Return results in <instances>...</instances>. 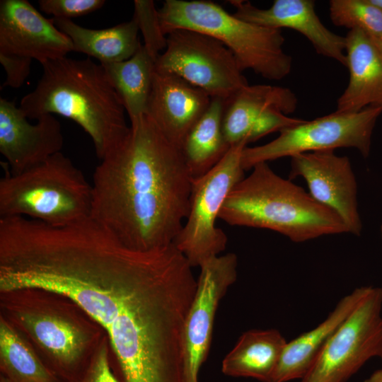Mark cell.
Instances as JSON below:
<instances>
[{
    "mask_svg": "<svg viewBox=\"0 0 382 382\" xmlns=\"http://www.w3.org/2000/svg\"><path fill=\"white\" fill-rule=\"evenodd\" d=\"M192 182L181 151L144 114L96 168L91 217L130 248L168 246L188 216Z\"/></svg>",
    "mask_w": 382,
    "mask_h": 382,
    "instance_id": "6da1fadb",
    "label": "cell"
},
{
    "mask_svg": "<svg viewBox=\"0 0 382 382\" xmlns=\"http://www.w3.org/2000/svg\"><path fill=\"white\" fill-rule=\"evenodd\" d=\"M35 88L19 108L29 119L59 115L77 123L102 159L128 134L125 110L103 66L89 58L64 57L42 64Z\"/></svg>",
    "mask_w": 382,
    "mask_h": 382,
    "instance_id": "7a4b0ae2",
    "label": "cell"
},
{
    "mask_svg": "<svg viewBox=\"0 0 382 382\" xmlns=\"http://www.w3.org/2000/svg\"><path fill=\"white\" fill-rule=\"evenodd\" d=\"M231 190L219 214L231 226L266 228L296 243L347 233L340 216L267 162L253 167Z\"/></svg>",
    "mask_w": 382,
    "mask_h": 382,
    "instance_id": "3957f363",
    "label": "cell"
},
{
    "mask_svg": "<svg viewBox=\"0 0 382 382\" xmlns=\"http://www.w3.org/2000/svg\"><path fill=\"white\" fill-rule=\"evenodd\" d=\"M163 33L189 29L210 35L224 45L241 69L269 80H281L291 70L292 59L283 48L282 30L257 25L204 0H166L158 9Z\"/></svg>",
    "mask_w": 382,
    "mask_h": 382,
    "instance_id": "277c9868",
    "label": "cell"
},
{
    "mask_svg": "<svg viewBox=\"0 0 382 382\" xmlns=\"http://www.w3.org/2000/svg\"><path fill=\"white\" fill-rule=\"evenodd\" d=\"M91 207L92 185L62 152L0 180V218L21 216L64 226L90 218Z\"/></svg>",
    "mask_w": 382,
    "mask_h": 382,
    "instance_id": "5b68a950",
    "label": "cell"
},
{
    "mask_svg": "<svg viewBox=\"0 0 382 382\" xmlns=\"http://www.w3.org/2000/svg\"><path fill=\"white\" fill-rule=\"evenodd\" d=\"M247 144L242 141L231 146L209 171L192 179L188 216L173 243L192 267L226 249V235L216 221L227 196L245 177L241 154Z\"/></svg>",
    "mask_w": 382,
    "mask_h": 382,
    "instance_id": "8992f818",
    "label": "cell"
},
{
    "mask_svg": "<svg viewBox=\"0 0 382 382\" xmlns=\"http://www.w3.org/2000/svg\"><path fill=\"white\" fill-rule=\"evenodd\" d=\"M382 107L370 106L357 112H334L304 120L279 132L274 140L263 145L245 146L241 154L244 170L259 163L286 156L337 148H354L369 156L371 137Z\"/></svg>",
    "mask_w": 382,
    "mask_h": 382,
    "instance_id": "52a82bcc",
    "label": "cell"
},
{
    "mask_svg": "<svg viewBox=\"0 0 382 382\" xmlns=\"http://www.w3.org/2000/svg\"><path fill=\"white\" fill-rule=\"evenodd\" d=\"M155 70L174 74L225 102L248 85L233 53L220 41L202 33L176 29L167 35L166 47Z\"/></svg>",
    "mask_w": 382,
    "mask_h": 382,
    "instance_id": "ba28073f",
    "label": "cell"
},
{
    "mask_svg": "<svg viewBox=\"0 0 382 382\" xmlns=\"http://www.w3.org/2000/svg\"><path fill=\"white\" fill-rule=\"evenodd\" d=\"M382 356V288L369 286L300 382H347L370 359Z\"/></svg>",
    "mask_w": 382,
    "mask_h": 382,
    "instance_id": "9c48e42d",
    "label": "cell"
},
{
    "mask_svg": "<svg viewBox=\"0 0 382 382\" xmlns=\"http://www.w3.org/2000/svg\"><path fill=\"white\" fill-rule=\"evenodd\" d=\"M238 258L228 253L211 257L199 266L196 291L184 328V359L186 382H198L212 340L219 303L237 279Z\"/></svg>",
    "mask_w": 382,
    "mask_h": 382,
    "instance_id": "30bf717a",
    "label": "cell"
},
{
    "mask_svg": "<svg viewBox=\"0 0 382 382\" xmlns=\"http://www.w3.org/2000/svg\"><path fill=\"white\" fill-rule=\"evenodd\" d=\"M297 177L306 181L315 200L340 216L348 233L361 234L357 184L348 157L338 156L335 150L294 155L291 157L289 178Z\"/></svg>",
    "mask_w": 382,
    "mask_h": 382,
    "instance_id": "8fae6325",
    "label": "cell"
},
{
    "mask_svg": "<svg viewBox=\"0 0 382 382\" xmlns=\"http://www.w3.org/2000/svg\"><path fill=\"white\" fill-rule=\"evenodd\" d=\"M74 51L69 37L27 0L0 1V52L37 60L41 64Z\"/></svg>",
    "mask_w": 382,
    "mask_h": 382,
    "instance_id": "7c38bea8",
    "label": "cell"
},
{
    "mask_svg": "<svg viewBox=\"0 0 382 382\" xmlns=\"http://www.w3.org/2000/svg\"><path fill=\"white\" fill-rule=\"evenodd\" d=\"M14 101L0 99V152L10 173H20L61 152L62 125L54 115L30 123Z\"/></svg>",
    "mask_w": 382,
    "mask_h": 382,
    "instance_id": "4fadbf2b",
    "label": "cell"
},
{
    "mask_svg": "<svg viewBox=\"0 0 382 382\" xmlns=\"http://www.w3.org/2000/svg\"><path fill=\"white\" fill-rule=\"evenodd\" d=\"M234 14L244 20L264 27L294 30L311 43L316 52L347 65L345 36L339 35L320 21L313 0H274L271 6L261 8L248 1L231 0Z\"/></svg>",
    "mask_w": 382,
    "mask_h": 382,
    "instance_id": "5bb4252c",
    "label": "cell"
},
{
    "mask_svg": "<svg viewBox=\"0 0 382 382\" xmlns=\"http://www.w3.org/2000/svg\"><path fill=\"white\" fill-rule=\"evenodd\" d=\"M211 100L207 93L180 76L155 70L146 114L181 151L187 134Z\"/></svg>",
    "mask_w": 382,
    "mask_h": 382,
    "instance_id": "9a60e30c",
    "label": "cell"
},
{
    "mask_svg": "<svg viewBox=\"0 0 382 382\" xmlns=\"http://www.w3.org/2000/svg\"><path fill=\"white\" fill-rule=\"evenodd\" d=\"M348 84L337 100L336 112H357L382 107V54L371 39L355 29L345 36Z\"/></svg>",
    "mask_w": 382,
    "mask_h": 382,
    "instance_id": "2e32d148",
    "label": "cell"
},
{
    "mask_svg": "<svg viewBox=\"0 0 382 382\" xmlns=\"http://www.w3.org/2000/svg\"><path fill=\"white\" fill-rule=\"evenodd\" d=\"M16 317L54 361L56 369L71 381L88 344L87 335L74 323L57 313L18 311Z\"/></svg>",
    "mask_w": 382,
    "mask_h": 382,
    "instance_id": "e0dca14e",
    "label": "cell"
},
{
    "mask_svg": "<svg viewBox=\"0 0 382 382\" xmlns=\"http://www.w3.org/2000/svg\"><path fill=\"white\" fill-rule=\"evenodd\" d=\"M368 288L361 286L355 289L341 299L318 325L286 342L272 382L302 379L334 333L364 296Z\"/></svg>",
    "mask_w": 382,
    "mask_h": 382,
    "instance_id": "ac0fdd59",
    "label": "cell"
},
{
    "mask_svg": "<svg viewBox=\"0 0 382 382\" xmlns=\"http://www.w3.org/2000/svg\"><path fill=\"white\" fill-rule=\"evenodd\" d=\"M298 99L289 88L267 85H247L225 102L223 131L231 146L246 141L257 119L266 110L277 108L286 115L293 113Z\"/></svg>",
    "mask_w": 382,
    "mask_h": 382,
    "instance_id": "d6986e66",
    "label": "cell"
},
{
    "mask_svg": "<svg viewBox=\"0 0 382 382\" xmlns=\"http://www.w3.org/2000/svg\"><path fill=\"white\" fill-rule=\"evenodd\" d=\"M286 342L275 329L246 331L223 359L221 371L229 376L272 382Z\"/></svg>",
    "mask_w": 382,
    "mask_h": 382,
    "instance_id": "ffe728a7",
    "label": "cell"
},
{
    "mask_svg": "<svg viewBox=\"0 0 382 382\" xmlns=\"http://www.w3.org/2000/svg\"><path fill=\"white\" fill-rule=\"evenodd\" d=\"M55 25L71 40L74 51L97 59L100 64L122 62L131 58L141 43L134 18L105 29L82 27L71 19L54 18Z\"/></svg>",
    "mask_w": 382,
    "mask_h": 382,
    "instance_id": "44dd1931",
    "label": "cell"
},
{
    "mask_svg": "<svg viewBox=\"0 0 382 382\" xmlns=\"http://www.w3.org/2000/svg\"><path fill=\"white\" fill-rule=\"evenodd\" d=\"M224 108V100L212 98L183 142L181 152L192 179L209 171L231 148L223 131Z\"/></svg>",
    "mask_w": 382,
    "mask_h": 382,
    "instance_id": "7402d4cb",
    "label": "cell"
},
{
    "mask_svg": "<svg viewBox=\"0 0 382 382\" xmlns=\"http://www.w3.org/2000/svg\"><path fill=\"white\" fill-rule=\"evenodd\" d=\"M100 64L130 122L146 114L155 72V60L143 45L129 59Z\"/></svg>",
    "mask_w": 382,
    "mask_h": 382,
    "instance_id": "603a6c76",
    "label": "cell"
},
{
    "mask_svg": "<svg viewBox=\"0 0 382 382\" xmlns=\"http://www.w3.org/2000/svg\"><path fill=\"white\" fill-rule=\"evenodd\" d=\"M0 358L3 375L12 382H59L18 332L4 318L0 322Z\"/></svg>",
    "mask_w": 382,
    "mask_h": 382,
    "instance_id": "cb8c5ba5",
    "label": "cell"
},
{
    "mask_svg": "<svg viewBox=\"0 0 382 382\" xmlns=\"http://www.w3.org/2000/svg\"><path fill=\"white\" fill-rule=\"evenodd\" d=\"M329 13L336 26L359 30L371 38L382 37V9L371 0H331Z\"/></svg>",
    "mask_w": 382,
    "mask_h": 382,
    "instance_id": "d4e9b609",
    "label": "cell"
},
{
    "mask_svg": "<svg viewBox=\"0 0 382 382\" xmlns=\"http://www.w3.org/2000/svg\"><path fill=\"white\" fill-rule=\"evenodd\" d=\"M133 18L144 37L143 46L155 60L166 47L167 35L161 28L158 11L152 0H135Z\"/></svg>",
    "mask_w": 382,
    "mask_h": 382,
    "instance_id": "484cf974",
    "label": "cell"
},
{
    "mask_svg": "<svg viewBox=\"0 0 382 382\" xmlns=\"http://www.w3.org/2000/svg\"><path fill=\"white\" fill-rule=\"evenodd\" d=\"M104 0H40L38 4L45 13L54 18L70 19L96 11L103 6Z\"/></svg>",
    "mask_w": 382,
    "mask_h": 382,
    "instance_id": "4316f807",
    "label": "cell"
},
{
    "mask_svg": "<svg viewBox=\"0 0 382 382\" xmlns=\"http://www.w3.org/2000/svg\"><path fill=\"white\" fill-rule=\"evenodd\" d=\"M304 120L291 117L277 108H270L262 114L252 126L248 137V143L255 141L274 132L296 125Z\"/></svg>",
    "mask_w": 382,
    "mask_h": 382,
    "instance_id": "83f0119b",
    "label": "cell"
},
{
    "mask_svg": "<svg viewBox=\"0 0 382 382\" xmlns=\"http://www.w3.org/2000/svg\"><path fill=\"white\" fill-rule=\"evenodd\" d=\"M69 382H120L111 369L105 344L96 352L82 374Z\"/></svg>",
    "mask_w": 382,
    "mask_h": 382,
    "instance_id": "f1b7e54d",
    "label": "cell"
},
{
    "mask_svg": "<svg viewBox=\"0 0 382 382\" xmlns=\"http://www.w3.org/2000/svg\"><path fill=\"white\" fill-rule=\"evenodd\" d=\"M32 61L29 57L0 52V62L6 74L1 87L20 88L30 73Z\"/></svg>",
    "mask_w": 382,
    "mask_h": 382,
    "instance_id": "f546056e",
    "label": "cell"
},
{
    "mask_svg": "<svg viewBox=\"0 0 382 382\" xmlns=\"http://www.w3.org/2000/svg\"><path fill=\"white\" fill-rule=\"evenodd\" d=\"M381 359H382V356ZM364 382H382V367L372 373Z\"/></svg>",
    "mask_w": 382,
    "mask_h": 382,
    "instance_id": "4dcf8cb0",
    "label": "cell"
},
{
    "mask_svg": "<svg viewBox=\"0 0 382 382\" xmlns=\"http://www.w3.org/2000/svg\"><path fill=\"white\" fill-rule=\"evenodd\" d=\"M370 38L371 39L374 45L376 46V47L382 54V37H376V38H371V37Z\"/></svg>",
    "mask_w": 382,
    "mask_h": 382,
    "instance_id": "1f68e13d",
    "label": "cell"
},
{
    "mask_svg": "<svg viewBox=\"0 0 382 382\" xmlns=\"http://www.w3.org/2000/svg\"><path fill=\"white\" fill-rule=\"evenodd\" d=\"M371 1L382 9V0H371Z\"/></svg>",
    "mask_w": 382,
    "mask_h": 382,
    "instance_id": "d6a6232c",
    "label": "cell"
},
{
    "mask_svg": "<svg viewBox=\"0 0 382 382\" xmlns=\"http://www.w3.org/2000/svg\"><path fill=\"white\" fill-rule=\"evenodd\" d=\"M0 382H12V381L4 375H1Z\"/></svg>",
    "mask_w": 382,
    "mask_h": 382,
    "instance_id": "836d02e7",
    "label": "cell"
},
{
    "mask_svg": "<svg viewBox=\"0 0 382 382\" xmlns=\"http://www.w3.org/2000/svg\"><path fill=\"white\" fill-rule=\"evenodd\" d=\"M381 233H382V226H381Z\"/></svg>",
    "mask_w": 382,
    "mask_h": 382,
    "instance_id": "e575fe53",
    "label": "cell"
}]
</instances>
